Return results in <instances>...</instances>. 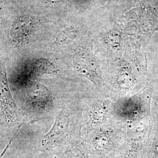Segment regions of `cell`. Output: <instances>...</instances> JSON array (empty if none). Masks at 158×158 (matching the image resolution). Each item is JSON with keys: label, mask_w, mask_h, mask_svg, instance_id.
Returning <instances> with one entry per match:
<instances>
[{"label": "cell", "mask_w": 158, "mask_h": 158, "mask_svg": "<svg viewBox=\"0 0 158 158\" xmlns=\"http://www.w3.org/2000/svg\"><path fill=\"white\" fill-rule=\"evenodd\" d=\"M134 82L132 74L124 69L121 70L116 77V85L120 90H130L134 85Z\"/></svg>", "instance_id": "obj_9"}, {"label": "cell", "mask_w": 158, "mask_h": 158, "mask_svg": "<svg viewBox=\"0 0 158 158\" xmlns=\"http://www.w3.org/2000/svg\"><path fill=\"white\" fill-rule=\"evenodd\" d=\"M35 28V21L32 17L22 15L17 18L10 29L12 40L17 45H23L34 34Z\"/></svg>", "instance_id": "obj_5"}, {"label": "cell", "mask_w": 158, "mask_h": 158, "mask_svg": "<svg viewBox=\"0 0 158 158\" xmlns=\"http://www.w3.org/2000/svg\"><path fill=\"white\" fill-rule=\"evenodd\" d=\"M55 158H96L83 143H76Z\"/></svg>", "instance_id": "obj_8"}, {"label": "cell", "mask_w": 158, "mask_h": 158, "mask_svg": "<svg viewBox=\"0 0 158 158\" xmlns=\"http://www.w3.org/2000/svg\"><path fill=\"white\" fill-rule=\"evenodd\" d=\"M71 126L70 114L68 109H63L57 115L54 124L44 136L41 142L44 150H51L59 147L66 139Z\"/></svg>", "instance_id": "obj_3"}, {"label": "cell", "mask_w": 158, "mask_h": 158, "mask_svg": "<svg viewBox=\"0 0 158 158\" xmlns=\"http://www.w3.org/2000/svg\"><path fill=\"white\" fill-rule=\"evenodd\" d=\"M0 11H1V4H0Z\"/></svg>", "instance_id": "obj_11"}, {"label": "cell", "mask_w": 158, "mask_h": 158, "mask_svg": "<svg viewBox=\"0 0 158 158\" xmlns=\"http://www.w3.org/2000/svg\"><path fill=\"white\" fill-rule=\"evenodd\" d=\"M18 87L23 89L21 93L27 107L34 113L42 112L49 106L51 95L44 85L28 79L18 81Z\"/></svg>", "instance_id": "obj_2"}, {"label": "cell", "mask_w": 158, "mask_h": 158, "mask_svg": "<svg viewBox=\"0 0 158 158\" xmlns=\"http://www.w3.org/2000/svg\"><path fill=\"white\" fill-rule=\"evenodd\" d=\"M18 108L10 90L6 64L0 59V124L12 128L19 122Z\"/></svg>", "instance_id": "obj_1"}, {"label": "cell", "mask_w": 158, "mask_h": 158, "mask_svg": "<svg viewBox=\"0 0 158 158\" xmlns=\"http://www.w3.org/2000/svg\"><path fill=\"white\" fill-rule=\"evenodd\" d=\"M73 64L80 75L90 80L96 87H101L104 85L95 59L90 52L80 51L76 53L73 57Z\"/></svg>", "instance_id": "obj_4"}, {"label": "cell", "mask_w": 158, "mask_h": 158, "mask_svg": "<svg viewBox=\"0 0 158 158\" xmlns=\"http://www.w3.org/2000/svg\"><path fill=\"white\" fill-rule=\"evenodd\" d=\"M76 31L72 29L68 28L61 31L58 34L55 42L57 44H66L73 40L75 37Z\"/></svg>", "instance_id": "obj_10"}, {"label": "cell", "mask_w": 158, "mask_h": 158, "mask_svg": "<svg viewBox=\"0 0 158 158\" xmlns=\"http://www.w3.org/2000/svg\"><path fill=\"white\" fill-rule=\"evenodd\" d=\"M108 102L105 100L95 102L91 107L88 123L90 127H98L107 118L109 112Z\"/></svg>", "instance_id": "obj_6"}, {"label": "cell", "mask_w": 158, "mask_h": 158, "mask_svg": "<svg viewBox=\"0 0 158 158\" xmlns=\"http://www.w3.org/2000/svg\"><path fill=\"white\" fill-rule=\"evenodd\" d=\"M29 76L40 74H50L56 72V68L52 63L45 59H36L30 63Z\"/></svg>", "instance_id": "obj_7"}]
</instances>
